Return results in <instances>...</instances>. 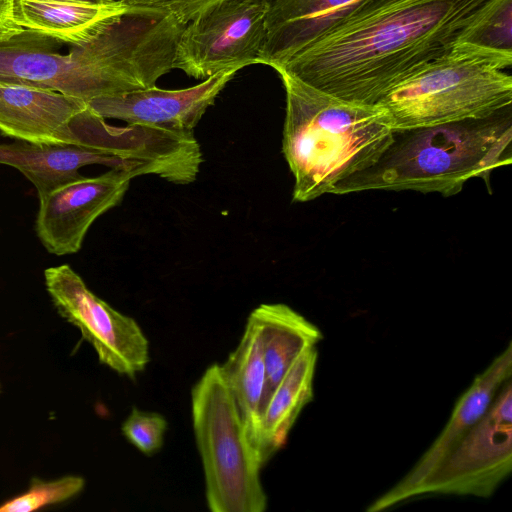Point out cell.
<instances>
[{
  "instance_id": "cell-1",
  "label": "cell",
  "mask_w": 512,
  "mask_h": 512,
  "mask_svg": "<svg viewBox=\"0 0 512 512\" xmlns=\"http://www.w3.org/2000/svg\"><path fill=\"white\" fill-rule=\"evenodd\" d=\"M511 10L512 0H365L279 69L342 100L376 105L457 44L483 43Z\"/></svg>"
},
{
  "instance_id": "cell-2",
  "label": "cell",
  "mask_w": 512,
  "mask_h": 512,
  "mask_svg": "<svg viewBox=\"0 0 512 512\" xmlns=\"http://www.w3.org/2000/svg\"><path fill=\"white\" fill-rule=\"evenodd\" d=\"M26 31L0 45V81L51 89L89 102L156 86L174 69L178 32L154 10L133 7L89 42L60 54Z\"/></svg>"
},
{
  "instance_id": "cell-3",
  "label": "cell",
  "mask_w": 512,
  "mask_h": 512,
  "mask_svg": "<svg viewBox=\"0 0 512 512\" xmlns=\"http://www.w3.org/2000/svg\"><path fill=\"white\" fill-rule=\"evenodd\" d=\"M282 150L294 177L293 200L307 202L374 166L394 140L378 105L342 100L284 69Z\"/></svg>"
},
{
  "instance_id": "cell-4",
  "label": "cell",
  "mask_w": 512,
  "mask_h": 512,
  "mask_svg": "<svg viewBox=\"0 0 512 512\" xmlns=\"http://www.w3.org/2000/svg\"><path fill=\"white\" fill-rule=\"evenodd\" d=\"M394 132L380 160L332 194L385 190L450 197L472 178L488 182L496 168L512 161L510 107L483 119Z\"/></svg>"
},
{
  "instance_id": "cell-5",
  "label": "cell",
  "mask_w": 512,
  "mask_h": 512,
  "mask_svg": "<svg viewBox=\"0 0 512 512\" xmlns=\"http://www.w3.org/2000/svg\"><path fill=\"white\" fill-rule=\"evenodd\" d=\"M511 64L509 48L461 42L378 105L394 131L487 118L511 106Z\"/></svg>"
},
{
  "instance_id": "cell-6",
  "label": "cell",
  "mask_w": 512,
  "mask_h": 512,
  "mask_svg": "<svg viewBox=\"0 0 512 512\" xmlns=\"http://www.w3.org/2000/svg\"><path fill=\"white\" fill-rule=\"evenodd\" d=\"M191 408L209 510L265 511L262 465L218 364L209 366L193 386Z\"/></svg>"
},
{
  "instance_id": "cell-7",
  "label": "cell",
  "mask_w": 512,
  "mask_h": 512,
  "mask_svg": "<svg viewBox=\"0 0 512 512\" xmlns=\"http://www.w3.org/2000/svg\"><path fill=\"white\" fill-rule=\"evenodd\" d=\"M512 469V382L450 451L417 493L490 498Z\"/></svg>"
},
{
  "instance_id": "cell-8",
  "label": "cell",
  "mask_w": 512,
  "mask_h": 512,
  "mask_svg": "<svg viewBox=\"0 0 512 512\" xmlns=\"http://www.w3.org/2000/svg\"><path fill=\"white\" fill-rule=\"evenodd\" d=\"M269 5L243 0L218 4L188 21L174 67L196 79L261 64Z\"/></svg>"
},
{
  "instance_id": "cell-9",
  "label": "cell",
  "mask_w": 512,
  "mask_h": 512,
  "mask_svg": "<svg viewBox=\"0 0 512 512\" xmlns=\"http://www.w3.org/2000/svg\"><path fill=\"white\" fill-rule=\"evenodd\" d=\"M57 312L79 329L100 363L134 378L149 362V342L137 322L96 296L68 264L44 271Z\"/></svg>"
},
{
  "instance_id": "cell-10",
  "label": "cell",
  "mask_w": 512,
  "mask_h": 512,
  "mask_svg": "<svg viewBox=\"0 0 512 512\" xmlns=\"http://www.w3.org/2000/svg\"><path fill=\"white\" fill-rule=\"evenodd\" d=\"M133 178L128 171L110 169L39 198L36 232L45 249L58 256L77 253L92 223L122 201Z\"/></svg>"
},
{
  "instance_id": "cell-11",
  "label": "cell",
  "mask_w": 512,
  "mask_h": 512,
  "mask_svg": "<svg viewBox=\"0 0 512 512\" xmlns=\"http://www.w3.org/2000/svg\"><path fill=\"white\" fill-rule=\"evenodd\" d=\"M511 376L512 345L509 342L460 396L448 422L414 466L395 485L372 501L366 511L381 512L416 498L422 485L482 418L500 388Z\"/></svg>"
},
{
  "instance_id": "cell-12",
  "label": "cell",
  "mask_w": 512,
  "mask_h": 512,
  "mask_svg": "<svg viewBox=\"0 0 512 512\" xmlns=\"http://www.w3.org/2000/svg\"><path fill=\"white\" fill-rule=\"evenodd\" d=\"M237 72L235 69L218 72L197 85L183 89L168 90L153 86L101 97L89 101L88 106L104 119H118L128 125L193 132Z\"/></svg>"
},
{
  "instance_id": "cell-13",
  "label": "cell",
  "mask_w": 512,
  "mask_h": 512,
  "mask_svg": "<svg viewBox=\"0 0 512 512\" xmlns=\"http://www.w3.org/2000/svg\"><path fill=\"white\" fill-rule=\"evenodd\" d=\"M87 106L51 89L0 81V132L34 144H70L69 124Z\"/></svg>"
},
{
  "instance_id": "cell-14",
  "label": "cell",
  "mask_w": 512,
  "mask_h": 512,
  "mask_svg": "<svg viewBox=\"0 0 512 512\" xmlns=\"http://www.w3.org/2000/svg\"><path fill=\"white\" fill-rule=\"evenodd\" d=\"M365 0H275L266 17L261 64L282 68Z\"/></svg>"
},
{
  "instance_id": "cell-15",
  "label": "cell",
  "mask_w": 512,
  "mask_h": 512,
  "mask_svg": "<svg viewBox=\"0 0 512 512\" xmlns=\"http://www.w3.org/2000/svg\"><path fill=\"white\" fill-rule=\"evenodd\" d=\"M0 164L19 170L34 184L39 198L83 177L78 171L86 165L99 164L142 176L136 167L119 157L73 144L46 145L22 140L0 144Z\"/></svg>"
},
{
  "instance_id": "cell-16",
  "label": "cell",
  "mask_w": 512,
  "mask_h": 512,
  "mask_svg": "<svg viewBox=\"0 0 512 512\" xmlns=\"http://www.w3.org/2000/svg\"><path fill=\"white\" fill-rule=\"evenodd\" d=\"M133 7L121 0H16L19 24L57 42L83 45Z\"/></svg>"
},
{
  "instance_id": "cell-17",
  "label": "cell",
  "mask_w": 512,
  "mask_h": 512,
  "mask_svg": "<svg viewBox=\"0 0 512 512\" xmlns=\"http://www.w3.org/2000/svg\"><path fill=\"white\" fill-rule=\"evenodd\" d=\"M249 316L258 327L265 363L262 414L270 394L295 360L303 351L316 346L323 334L316 325L283 303L261 304Z\"/></svg>"
},
{
  "instance_id": "cell-18",
  "label": "cell",
  "mask_w": 512,
  "mask_h": 512,
  "mask_svg": "<svg viewBox=\"0 0 512 512\" xmlns=\"http://www.w3.org/2000/svg\"><path fill=\"white\" fill-rule=\"evenodd\" d=\"M317 359L316 346L303 351L267 399L256 445L262 466L286 444L301 411L312 401Z\"/></svg>"
},
{
  "instance_id": "cell-19",
  "label": "cell",
  "mask_w": 512,
  "mask_h": 512,
  "mask_svg": "<svg viewBox=\"0 0 512 512\" xmlns=\"http://www.w3.org/2000/svg\"><path fill=\"white\" fill-rule=\"evenodd\" d=\"M219 366L256 450L266 371L259 330L250 316L238 346Z\"/></svg>"
},
{
  "instance_id": "cell-20",
  "label": "cell",
  "mask_w": 512,
  "mask_h": 512,
  "mask_svg": "<svg viewBox=\"0 0 512 512\" xmlns=\"http://www.w3.org/2000/svg\"><path fill=\"white\" fill-rule=\"evenodd\" d=\"M85 480L78 475H66L46 481L32 478L28 489L0 505V512H30L65 502L79 494Z\"/></svg>"
},
{
  "instance_id": "cell-21",
  "label": "cell",
  "mask_w": 512,
  "mask_h": 512,
  "mask_svg": "<svg viewBox=\"0 0 512 512\" xmlns=\"http://www.w3.org/2000/svg\"><path fill=\"white\" fill-rule=\"evenodd\" d=\"M166 430L167 421L161 414L141 411L136 407L121 425L125 438L148 456L161 449Z\"/></svg>"
},
{
  "instance_id": "cell-22",
  "label": "cell",
  "mask_w": 512,
  "mask_h": 512,
  "mask_svg": "<svg viewBox=\"0 0 512 512\" xmlns=\"http://www.w3.org/2000/svg\"><path fill=\"white\" fill-rule=\"evenodd\" d=\"M133 7L151 8L173 14L184 23L204 11L230 0H121ZM256 3L272 4L275 0H243Z\"/></svg>"
},
{
  "instance_id": "cell-23",
  "label": "cell",
  "mask_w": 512,
  "mask_h": 512,
  "mask_svg": "<svg viewBox=\"0 0 512 512\" xmlns=\"http://www.w3.org/2000/svg\"><path fill=\"white\" fill-rule=\"evenodd\" d=\"M26 31L17 20L16 0H0V45Z\"/></svg>"
},
{
  "instance_id": "cell-24",
  "label": "cell",
  "mask_w": 512,
  "mask_h": 512,
  "mask_svg": "<svg viewBox=\"0 0 512 512\" xmlns=\"http://www.w3.org/2000/svg\"><path fill=\"white\" fill-rule=\"evenodd\" d=\"M0 391H1V386H0Z\"/></svg>"
}]
</instances>
